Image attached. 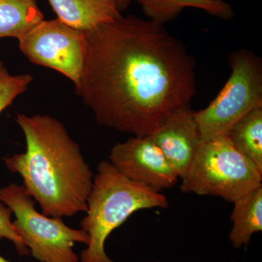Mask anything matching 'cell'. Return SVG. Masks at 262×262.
Segmentation results:
<instances>
[{"label":"cell","instance_id":"6da1fadb","mask_svg":"<svg viewBox=\"0 0 262 262\" xmlns=\"http://www.w3.org/2000/svg\"><path fill=\"white\" fill-rule=\"evenodd\" d=\"M86 37L75 93L99 125L150 136L170 114L190 107L195 61L164 24L122 15Z\"/></svg>","mask_w":262,"mask_h":262},{"label":"cell","instance_id":"7a4b0ae2","mask_svg":"<svg viewBox=\"0 0 262 262\" xmlns=\"http://www.w3.org/2000/svg\"><path fill=\"white\" fill-rule=\"evenodd\" d=\"M27 149L3 158L43 214L72 217L87 211L94 175L80 146L59 120L49 115H17Z\"/></svg>","mask_w":262,"mask_h":262},{"label":"cell","instance_id":"3957f363","mask_svg":"<svg viewBox=\"0 0 262 262\" xmlns=\"http://www.w3.org/2000/svg\"><path fill=\"white\" fill-rule=\"evenodd\" d=\"M168 206V199L161 192L130 180L108 160H102L88 198L85 216L80 222L89 241L80 253V262H117L108 257L104 248L113 231L136 211Z\"/></svg>","mask_w":262,"mask_h":262},{"label":"cell","instance_id":"277c9868","mask_svg":"<svg viewBox=\"0 0 262 262\" xmlns=\"http://www.w3.org/2000/svg\"><path fill=\"white\" fill-rule=\"evenodd\" d=\"M260 186L262 173L227 135L202 143L180 189L233 203Z\"/></svg>","mask_w":262,"mask_h":262},{"label":"cell","instance_id":"5b68a950","mask_svg":"<svg viewBox=\"0 0 262 262\" xmlns=\"http://www.w3.org/2000/svg\"><path fill=\"white\" fill-rule=\"evenodd\" d=\"M0 202L15 215V230L29 253L40 262H80L75 244L87 246L89 237L82 229L72 228L62 218L51 217L36 210L35 201L24 186L11 183L0 188Z\"/></svg>","mask_w":262,"mask_h":262},{"label":"cell","instance_id":"8992f818","mask_svg":"<svg viewBox=\"0 0 262 262\" xmlns=\"http://www.w3.org/2000/svg\"><path fill=\"white\" fill-rule=\"evenodd\" d=\"M229 65L232 73L218 96L204 110L194 111L202 143L227 136L243 117L262 108L261 59L241 50L230 55Z\"/></svg>","mask_w":262,"mask_h":262},{"label":"cell","instance_id":"52a82bcc","mask_svg":"<svg viewBox=\"0 0 262 262\" xmlns=\"http://www.w3.org/2000/svg\"><path fill=\"white\" fill-rule=\"evenodd\" d=\"M20 51L35 64L56 70L73 82H80L83 71L86 33L58 18L39 22L18 38Z\"/></svg>","mask_w":262,"mask_h":262},{"label":"cell","instance_id":"ba28073f","mask_svg":"<svg viewBox=\"0 0 262 262\" xmlns=\"http://www.w3.org/2000/svg\"><path fill=\"white\" fill-rule=\"evenodd\" d=\"M108 160L126 178L158 192L178 182V175L150 136H134L117 144Z\"/></svg>","mask_w":262,"mask_h":262},{"label":"cell","instance_id":"9c48e42d","mask_svg":"<svg viewBox=\"0 0 262 262\" xmlns=\"http://www.w3.org/2000/svg\"><path fill=\"white\" fill-rule=\"evenodd\" d=\"M150 136L182 179L202 144L194 111L190 107L176 110Z\"/></svg>","mask_w":262,"mask_h":262},{"label":"cell","instance_id":"30bf717a","mask_svg":"<svg viewBox=\"0 0 262 262\" xmlns=\"http://www.w3.org/2000/svg\"><path fill=\"white\" fill-rule=\"evenodd\" d=\"M58 20L89 32L122 16L116 0H48Z\"/></svg>","mask_w":262,"mask_h":262},{"label":"cell","instance_id":"8fae6325","mask_svg":"<svg viewBox=\"0 0 262 262\" xmlns=\"http://www.w3.org/2000/svg\"><path fill=\"white\" fill-rule=\"evenodd\" d=\"M229 241L234 248L247 246L253 234L262 230V186L233 202Z\"/></svg>","mask_w":262,"mask_h":262},{"label":"cell","instance_id":"7c38bea8","mask_svg":"<svg viewBox=\"0 0 262 262\" xmlns=\"http://www.w3.org/2000/svg\"><path fill=\"white\" fill-rule=\"evenodd\" d=\"M149 20L162 24L177 18L186 8L204 10L213 16L229 20L234 16L232 6L223 0H136Z\"/></svg>","mask_w":262,"mask_h":262},{"label":"cell","instance_id":"4fadbf2b","mask_svg":"<svg viewBox=\"0 0 262 262\" xmlns=\"http://www.w3.org/2000/svg\"><path fill=\"white\" fill-rule=\"evenodd\" d=\"M43 20L36 0H0V38L18 39Z\"/></svg>","mask_w":262,"mask_h":262},{"label":"cell","instance_id":"5bb4252c","mask_svg":"<svg viewBox=\"0 0 262 262\" xmlns=\"http://www.w3.org/2000/svg\"><path fill=\"white\" fill-rule=\"evenodd\" d=\"M227 136L262 173V108H255L243 117Z\"/></svg>","mask_w":262,"mask_h":262},{"label":"cell","instance_id":"9a60e30c","mask_svg":"<svg viewBox=\"0 0 262 262\" xmlns=\"http://www.w3.org/2000/svg\"><path fill=\"white\" fill-rule=\"evenodd\" d=\"M32 81L29 74L11 75L4 62L0 61V114L28 89Z\"/></svg>","mask_w":262,"mask_h":262},{"label":"cell","instance_id":"2e32d148","mask_svg":"<svg viewBox=\"0 0 262 262\" xmlns=\"http://www.w3.org/2000/svg\"><path fill=\"white\" fill-rule=\"evenodd\" d=\"M11 210L0 202V239H6L14 245L19 256H27L29 250L15 230L11 216Z\"/></svg>","mask_w":262,"mask_h":262},{"label":"cell","instance_id":"e0dca14e","mask_svg":"<svg viewBox=\"0 0 262 262\" xmlns=\"http://www.w3.org/2000/svg\"><path fill=\"white\" fill-rule=\"evenodd\" d=\"M117 5H118L119 8H120V10H121V8L124 6L128 0H116Z\"/></svg>","mask_w":262,"mask_h":262},{"label":"cell","instance_id":"ac0fdd59","mask_svg":"<svg viewBox=\"0 0 262 262\" xmlns=\"http://www.w3.org/2000/svg\"><path fill=\"white\" fill-rule=\"evenodd\" d=\"M0 262H10L8 261V260H7L6 258L3 257V256H1L0 255Z\"/></svg>","mask_w":262,"mask_h":262}]
</instances>
